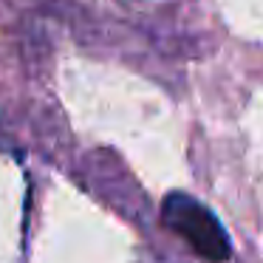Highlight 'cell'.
Instances as JSON below:
<instances>
[{"label": "cell", "instance_id": "6da1fadb", "mask_svg": "<svg viewBox=\"0 0 263 263\" xmlns=\"http://www.w3.org/2000/svg\"><path fill=\"white\" fill-rule=\"evenodd\" d=\"M161 221L204 260L223 263L232 257V240H229L223 223L215 218L210 206L201 204L193 195L170 193L161 204Z\"/></svg>", "mask_w": 263, "mask_h": 263}]
</instances>
